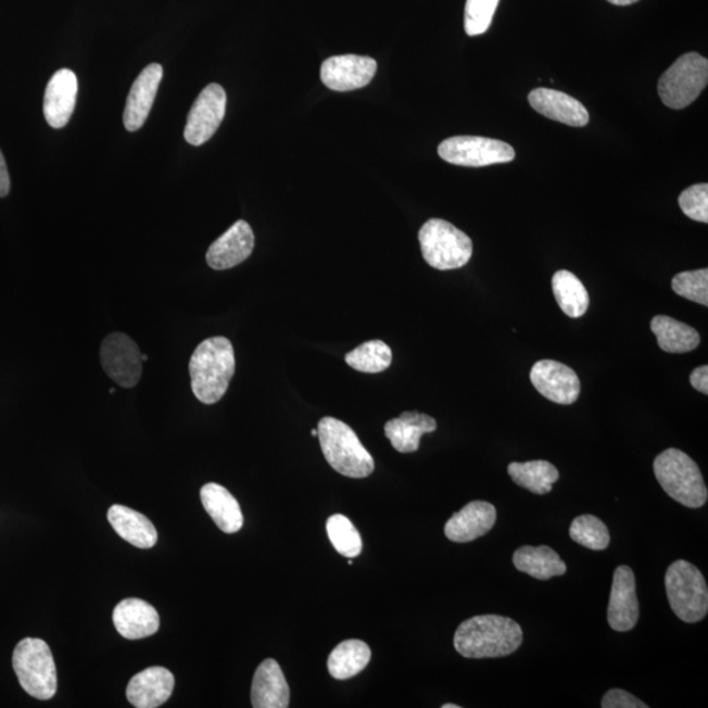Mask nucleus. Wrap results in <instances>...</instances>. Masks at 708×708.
<instances>
[{"label": "nucleus", "instance_id": "nucleus-1", "mask_svg": "<svg viewBox=\"0 0 708 708\" xmlns=\"http://www.w3.org/2000/svg\"><path fill=\"white\" fill-rule=\"evenodd\" d=\"M523 632L514 619L502 616H477L459 624L454 647L467 659H497L521 647Z\"/></svg>", "mask_w": 708, "mask_h": 708}, {"label": "nucleus", "instance_id": "nucleus-2", "mask_svg": "<svg viewBox=\"0 0 708 708\" xmlns=\"http://www.w3.org/2000/svg\"><path fill=\"white\" fill-rule=\"evenodd\" d=\"M192 391L202 403L223 400L236 372V353L229 339L211 338L195 347L189 363Z\"/></svg>", "mask_w": 708, "mask_h": 708}, {"label": "nucleus", "instance_id": "nucleus-3", "mask_svg": "<svg viewBox=\"0 0 708 708\" xmlns=\"http://www.w3.org/2000/svg\"><path fill=\"white\" fill-rule=\"evenodd\" d=\"M318 439L327 463L341 476L363 479L375 471V459L345 422L324 417L318 423Z\"/></svg>", "mask_w": 708, "mask_h": 708}, {"label": "nucleus", "instance_id": "nucleus-4", "mask_svg": "<svg viewBox=\"0 0 708 708\" xmlns=\"http://www.w3.org/2000/svg\"><path fill=\"white\" fill-rule=\"evenodd\" d=\"M657 482L673 501L687 508H700L707 502L708 491L697 464L679 448H668L654 463Z\"/></svg>", "mask_w": 708, "mask_h": 708}, {"label": "nucleus", "instance_id": "nucleus-5", "mask_svg": "<svg viewBox=\"0 0 708 708\" xmlns=\"http://www.w3.org/2000/svg\"><path fill=\"white\" fill-rule=\"evenodd\" d=\"M18 682L25 693L40 700L52 699L59 686L52 650L36 637H25L17 644L12 656Z\"/></svg>", "mask_w": 708, "mask_h": 708}, {"label": "nucleus", "instance_id": "nucleus-6", "mask_svg": "<svg viewBox=\"0 0 708 708\" xmlns=\"http://www.w3.org/2000/svg\"><path fill=\"white\" fill-rule=\"evenodd\" d=\"M423 261L439 270L465 267L472 256V240L447 223L433 218L423 224L419 232Z\"/></svg>", "mask_w": 708, "mask_h": 708}, {"label": "nucleus", "instance_id": "nucleus-7", "mask_svg": "<svg viewBox=\"0 0 708 708\" xmlns=\"http://www.w3.org/2000/svg\"><path fill=\"white\" fill-rule=\"evenodd\" d=\"M666 587L670 608L686 623L700 622L708 611V587L704 574L686 560L669 566Z\"/></svg>", "mask_w": 708, "mask_h": 708}, {"label": "nucleus", "instance_id": "nucleus-8", "mask_svg": "<svg viewBox=\"0 0 708 708\" xmlns=\"http://www.w3.org/2000/svg\"><path fill=\"white\" fill-rule=\"evenodd\" d=\"M707 84V59L698 53H686L661 75L657 91L669 109L684 110L698 99Z\"/></svg>", "mask_w": 708, "mask_h": 708}, {"label": "nucleus", "instance_id": "nucleus-9", "mask_svg": "<svg viewBox=\"0 0 708 708\" xmlns=\"http://www.w3.org/2000/svg\"><path fill=\"white\" fill-rule=\"evenodd\" d=\"M439 155L454 166L485 167L515 161L516 151L498 139L458 136L441 142Z\"/></svg>", "mask_w": 708, "mask_h": 708}, {"label": "nucleus", "instance_id": "nucleus-10", "mask_svg": "<svg viewBox=\"0 0 708 708\" xmlns=\"http://www.w3.org/2000/svg\"><path fill=\"white\" fill-rule=\"evenodd\" d=\"M100 359L106 375L124 389L135 388L141 379L142 353L128 334H109L101 344Z\"/></svg>", "mask_w": 708, "mask_h": 708}, {"label": "nucleus", "instance_id": "nucleus-11", "mask_svg": "<svg viewBox=\"0 0 708 708\" xmlns=\"http://www.w3.org/2000/svg\"><path fill=\"white\" fill-rule=\"evenodd\" d=\"M226 104L223 86L212 84L202 90L187 118L185 138L189 144L201 147L216 135L226 115Z\"/></svg>", "mask_w": 708, "mask_h": 708}, {"label": "nucleus", "instance_id": "nucleus-12", "mask_svg": "<svg viewBox=\"0 0 708 708\" xmlns=\"http://www.w3.org/2000/svg\"><path fill=\"white\" fill-rule=\"evenodd\" d=\"M377 61L356 54L334 55L324 62L320 79L330 90L346 92L370 84L377 73Z\"/></svg>", "mask_w": 708, "mask_h": 708}, {"label": "nucleus", "instance_id": "nucleus-13", "mask_svg": "<svg viewBox=\"0 0 708 708\" xmlns=\"http://www.w3.org/2000/svg\"><path fill=\"white\" fill-rule=\"evenodd\" d=\"M531 383L546 400L570 406L580 395V379L570 366L542 359L530 371Z\"/></svg>", "mask_w": 708, "mask_h": 708}, {"label": "nucleus", "instance_id": "nucleus-14", "mask_svg": "<svg viewBox=\"0 0 708 708\" xmlns=\"http://www.w3.org/2000/svg\"><path fill=\"white\" fill-rule=\"evenodd\" d=\"M640 615L634 571L628 566H619L612 578L608 608L610 628L618 632L630 631L635 628Z\"/></svg>", "mask_w": 708, "mask_h": 708}, {"label": "nucleus", "instance_id": "nucleus-15", "mask_svg": "<svg viewBox=\"0 0 708 708\" xmlns=\"http://www.w3.org/2000/svg\"><path fill=\"white\" fill-rule=\"evenodd\" d=\"M254 246L255 236L251 226L245 220H238L208 246L207 265L216 270L237 267L251 256Z\"/></svg>", "mask_w": 708, "mask_h": 708}, {"label": "nucleus", "instance_id": "nucleus-16", "mask_svg": "<svg viewBox=\"0 0 708 708\" xmlns=\"http://www.w3.org/2000/svg\"><path fill=\"white\" fill-rule=\"evenodd\" d=\"M78 79L68 68L56 72L49 80L43 97V116L54 129L66 126L77 104Z\"/></svg>", "mask_w": 708, "mask_h": 708}, {"label": "nucleus", "instance_id": "nucleus-17", "mask_svg": "<svg viewBox=\"0 0 708 708\" xmlns=\"http://www.w3.org/2000/svg\"><path fill=\"white\" fill-rule=\"evenodd\" d=\"M162 79L163 67L157 63H151L138 75L130 88L129 97L126 99L124 112L126 130L137 131L147 123Z\"/></svg>", "mask_w": 708, "mask_h": 708}, {"label": "nucleus", "instance_id": "nucleus-18", "mask_svg": "<svg viewBox=\"0 0 708 708\" xmlns=\"http://www.w3.org/2000/svg\"><path fill=\"white\" fill-rule=\"evenodd\" d=\"M531 109L554 122L583 128L590 123L583 103L565 92L549 90V88H535L529 93Z\"/></svg>", "mask_w": 708, "mask_h": 708}, {"label": "nucleus", "instance_id": "nucleus-19", "mask_svg": "<svg viewBox=\"0 0 708 708\" xmlns=\"http://www.w3.org/2000/svg\"><path fill=\"white\" fill-rule=\"evenodd\" d=\"M175 678L168 669L151 667L135 675L126 688V697L137 708H156L174 693Z\"/></svg>", "mask_w": 708, "mask_h": 708}, {"label": "nucleus", "instance_id": "nucleus-20", "mask_svg": "<svg viewBox=\"0 0 708 708\" xmlns=\"http://www.w3.org/2000/svg\"><path fill=\"white\" fill-rule=\"evenodd\" d=\"M113 623L125 640L138 641L160 630L161 618L153 606L139 598H126L113 610Z\"/></svg>", "mask_w": 708, "mask_h": 708}, {"label": "nucleus", "instance_id": "nucleus-21", "mask_svg": "<svg viewBox=\"0 0 708 708\" xmlns=\"http://www.w3.org/2000/svg\"><path fill=\"white\" fill-rule=\"evenodd\" d=\"M496 517V508L492 504L471 502L446 522L445 535L457 543L476 541L490 533L495 527Z\"/></svg>", "mask_w": 708, "mask_h": 708}, {"label": "nucleus", "instance_id": "nucleus-22", "mask_svg": "<svg viewBox=\"0 0 708 708\" xmlns=\"http://www.w3.org/2000/svg\"><path fill=\"white\" fill-rule=\"evenodd\" d=\"M251 701L255 708L289 707L290 688L276 660H264L256 669L252 681Z\"/></svg>", "mask_w": 708, "mask_h": 708}, {"label": "nucleus", "instance_id": "nucleus-23", "mask_svg": "<svg viewBox=\"0 0 708 708\" xmlns=\"http://www.w3.org/2000/svg\"><path fill=\"white\" fill-rule=\"evenodd\" d=\"M438 422L433 417L420 413H403L396 419L385 422L384 434L400 453L419 451L422 434L433 433Z\"/></svg>", "mask_w": 708, "mask_h": 708}, {"label": "nucleus", "instance_id": "nucleus-24", "mask_svg": "<svg viewBox=\"0 0 708 708\" xmlns=\"http://www.w3.org/2000/svg\"><path fill=\"white\" fill-rule=\"evenodd\" d=\"M200 496L207 515L224 533H238L243 528L242 509L237 498L225 486L207 483L202 486Z\"/></svg>", "mask_w": 708, "mask_h": 708}, {"label": "nucleus", "instance_id": "nucleus-25", "mask_svg": "<svg viewBox=\"0 0 708 708\" xmlns=\"http://www.w3.org/2000/svg\"><path fill=\"white\" fill-rule=\"evenodd\" d=\"M109 521L113 530L129 542L131 546L138 548H151L157 541L156 529L147 516L139 511L124 507V505H113L109 510Z\"/></svg>", "mask_w": 708, "mask_h": 708}, {"label": "nucleus", "instance_id": "nucleus-26", "mask_svg": "<svg viewBox=\"0 0 708 708\" xmlns=\"http://www.w3.org/2000/svg\"><path fill=\"white\" fill-rule=\"evenodd\" d=\"M514 565L518 571L539 580H549L567 572V565L548 546H522L514 554Z\"/></svg>", "mask_w": 708, "mask_h": 708}, {"label": "nucleus", "instance_id": "nucleus-27", "mask_svg": "<svg viewBox=\"0 0 708 708\" xmlns=\"http://www.w3.org/2000/svg\"><path fill=\"white\" fill-rule=\"evenodd\" d=\"M650 330L657 338L660 350L668 353L692 352L700 343V337L693 327L666 315H657L650 321Z\"/></svg>", "mask_w": 708, "mask_h": 708}, {"label": "nucleus", "instance_id": "nucleus-28", "mask_svg": "<svg viewBox=\"0 0 708 708\" xmlns=\"http://www.w3.org/2000/svg\"><path fill=\"white\" fill-rule=\"evenodd\" d=\"M371 650L363 641H345L340 643L328 657V672L333 679L350 680L362 673L368 667Z\"/></svg>", "mask_w": 708, "mask_h": 708}, {"label": "nucleus", "instance_id": "nucleus-29", "mask_svg": "<svg viewBox=\"0 0 708 708\" xmlns=\"http://www.w3.org/2000/svg\"><path fill=\"white\" fill-rule=\"evenodd\" d=\"M553 292L561 312L570 318H580L590 307V294L584 283L570 270H559L553 277Z\"/></svg>", "mask_w": 708, "mask_h": 708}, {"label": "nucleus", "instance_id": "nucleus-30", "mask_svg": "<svg viewBox=\"0 0 708 708\" xmlns=\"http://www.w3.org/2000/svg\"><path fill=\"white\" fill-rule=\"evenodd\" d=\"M508 473L517 485L535 493L546 495L559 480V471L547 460H530V463H514L508 466Z\"/></svg>", "mask_w": 708, "mask_h": 708}, {"label": "nucleus", "instance_id": "nucleus-31", "mask_svg": "<svg viewBox=\"0 0 708 708\" xmlns=\"http://www.w3.org/2000/svg\"><path fill=\"white\" fill-rule=\"evenodd\" d=\"M345 362L352 369L368 375H377L390 368L393 362L391 347L381 340L366 341L345 356Z\"/></svg>", "mask_w": 708, "mask_h": 708}, {"label": "nucleus", "instance_id": "nucleus-32", "mask_svg": "<svg viewBox=\"0 0 708 708\" xmlns=\"http://www.w3.org/2000/svg\"><path fill=\"white\" fill-rule=\"evenodd\" d=\"M327 534L334 548L346 558H356L363 552V540L350 518L333 515L327 521Z\"/></svg>", "mask_w": 708, "mask_h": 708}, {"label": "nucleus", "instance_id": "nucleus-33", "mask_svg": "<svg viewBox=\"0 0 708 708\" xmlns=\"http://www.w3.org/2000/svg\"><path fill=\"white\" fill-rule=\"evenodd\" d=\"M572 541L590 549H606L610 545L608 527L598 517L584 515L574 518L570 528Z\"/></svg>", "mask_w": 708, "mask_h": 708}, {"label": "nucleus", "instance_id": "nucleus-34", "mask_svg": "<svg viewBox=\"0 0 708 708\" xmlns=\"http://www.w3.org/2000/svg\"><path fill=\"white\" fill-rule=\"evenodd\" d=\"M672 289L684 299L708 306V269L682 271L673 277Z\"/></svg>", "mask_w": 708, "mask_h": 708}, {"label": "nucleus", "instance_id": "nucleus-35", "mask_svg": "<svg viewBox=\"0 0 708 708\" xmlns=\"http://www.w3.org/2000/svg\"><path fill=\"white\" fill-rule=\"evenodd\" d=\"M501 0H467L465 8V30L473 37L485 34L491 27Z\"/></svg>", "mask_w": 708, "mask_h": 708}, {"label": "nucleus", "instance_id": "nucleus-36", "mask_svg": "<svg viewBox=\"0 0 708 708\" xmlns=\"http://www.w3.org/2000/svg\"><path fill=\"white\" fill-rule=\"evenodd\" d=\"M679 204L685 216L697 220V223H708V186L695 185L685 189L680 194Z\"/></svg>", "mask_w": 708, "mask_h": 708}, {"label": "nucleus", "instance_id": "nucleus-37", "mask_svg": "<svg viewBox=\"0 0 708 708\" xmlns=\"http://www.w3.org/2000/svg\"><path fill=\"white\" fill-rule=\"evenodd\" d=\"M600 706L604 708H648V705L621 688H612L606 693Z\"/></svg>", "mask_w": 708, "mask_h": 708}, {"label": "nucleus", "instance_id": "nucleus-38", "mask_svg": "<svg viewBox=\"0 0 708 708\" xmlns=\"http://www.w3.org/2000/svg\"><path fill=\"white\" fill-rule=\"evenodd\" d=\"M691 383L699 393L708 394V366H699L691 375Z\"/></svg>", "mask_w": 708, "mask_h": 708}, {"label": "nucleus", "instance_id": "nucleus-39", "mask_svg": "<svg viewBox=\"0 0 708 708\" xmlns=\"http://www.w3.org/2000/svg\"><path fill=\"white\" fill-rule=\"evenodd\" d=\"M10 186L8 164H5L2 151H0V198H5L10 193Z\"/></svg>", "mask_w": 708, "mask_h": 708}, {"label": "nucleus", "instance_id": "nucleus-40", "mask_svg": "<svg viewBox=\"0 0 708 708\" xmlns=\"http://www.w3.org/2000/svg\"><path fill=\"white\" fill-rule=\"evenodd\" d=\"M608 2L615 5H630L640 2V0H608Z\"/></svg>", "mask_w": 708, "mask_h": 708}, {"label": "nucleus", "instance_id": "nucleus-41", "mask_svg": "<svg viewBox=\"0 0 708 708\" xmlns=\"http://www.w3.org/2000/svg\"><path fill=\"white\" fill-rule=\"evenodd\" d=\"M442 708H460V706L448 704V705H444V706H442Z\"/></svg>", "mask_w": 708, "mask_h": 708}, {"label": "nucleus", "instance_id": "nucleus-42", "mask_svg": "<svg viewBox=\"0 0 708 708\" xmlns=\"http://www.w3.org/2000/svg\"><path fill=\"white\" fill-rule=\"evenodd\" d=\"M312 434L314 438H318V429H313Z\"/></svg>", "mask_w": 708, "mask_h": 708}, {"label": "nucleus", "instance_id": "nucleus-43", "mask_svg": "<svg viewBox=\"0 0 708 708\" xmlns=\"http://www.w3.org/2000/svg\"><path fill=\"white\" fill-rule=\"evenodd\" d=\"M148 359H149L148 354H142V362H148Z\"/></svg>", "mask_w": 708, "mask_h": 708}]
</instances>
